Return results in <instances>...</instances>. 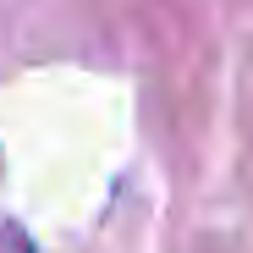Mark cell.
Returning a JSON list of instances; mask_svg holds the SVG:
<instances>
[{"mask_svg": "<svg viewBox=\"0 0 253 253\" xmlns=\"http://www.w3.org/2000/svg\"><path fill=\"white\" fill-rule=\"evenodd\" d=\"M0 253H33V242H28V231H17V226H6V231H0Z\"/></svg>", "mask_w": 253, "mask_h": 253, "instance_id": "obj_1", "label": "cell"}]
</instances>
